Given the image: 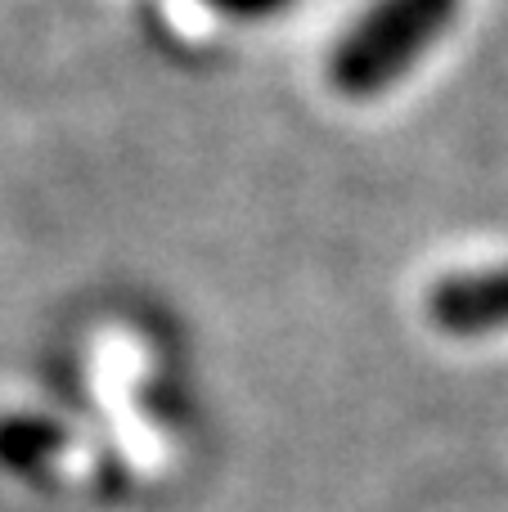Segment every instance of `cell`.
Masks as SVG:
<instances>
[{
	"label": "cell",
	"mask_w": 508,
	"mask_h": 512,
	"mask_svg": "<svg viewBox=\"0 0 508 512\" xmlns=\"http://www.w3.org/2000/svg\"><path fill=\"white\" fill-rule=\"evenodd\" d=\"M428 319L450 337H486L508 328V261L491 270L446 274L428 292Z\"/></svg>",
	"instance_id": "obj_2"
},
{
	"label": "cell",
	"mask_w": 508,
	"mask_h": 512,
	"mask_svg": "<svg viewBox=\"0 0 508 512\" xmlns=\"http://www.w3.org/2000/svg\"><path fill=\"white\" fill-rule=\"evenodd\" d=\"M63 450V427L36 414H9L0 418V468L9 472H36Z\"/></svg>",
	"instance_id": "obj_3"
},
{
	"label": "cell",
	"mask_w": 508,
	"mask_h": 512,
	"mask_svg": "<svg viewBox=\"0 0 508 512\" xmlns=\"http://www.w3.org/2000/svg\"><path fill=\"white\" fill-rule=\"evenodd\" d=\"M464 0H369L333 41L329 86L347 99H378L401 86L455 27Z\"/></svg>",
	"instance_id": "obj_1"
},
{
	"label": "cell",
	"mask_w": 508,
	"mask_h": 512,
	"mask_svg": "<svg viewBox=\"0 0 508 512\" xmlns=\"http://www.w3.org/2000/svg\"><path fill=\"white\" fill-rule=\"evenodd\" d=\"M198 5L216 9L221 18H239V23H266L297 5V0H198Z\"/></svg>",
	"instance_id": "obj_4"
}]
</instances>
